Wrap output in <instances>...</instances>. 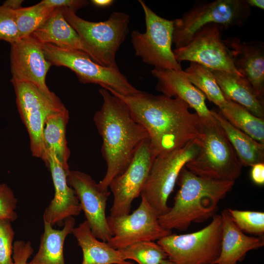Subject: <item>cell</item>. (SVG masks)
I'll return each instance as SVG.
<instances>
[{
  "label": "cell",
  "instance_id": "obj_1",
  "mask_svg": "<svg viewBox=\"0 0 264 264\" xmlns=\"http://www.w3.org/2000/svg\"><path fill=\"white\" fill-rule=\"evenodd\" d=\"M105 89L123 101L135 120L146 130L155 157L200 137L199 116L190 112L189 106L180 99L142 91L127 96Z\"/></svg>",
  "mask_w": 264,
  "mask_h": 264
},
{
  "label": "cell",
  "instance_id": "obj_2",
  "mask_svg": "<svg viewBox=\"0 0 264 264\" xmlns=\"http://www.w3.org/2000/svg\"><path fill=\"white\" fill-rule=\"evenodd\" d=\"M99 92L103 102L93 121L102 140L101 153L107 171L97 184L100 190L107 191L112 179L128 168L139 146L149 135L123 101L104 88Z\"/></svg>",
  "mask_w": 264,
  "mask_h": 264
},
{
  "label": "cell",
  "instance_id": "obj_3",
  "mask_svg": "<svg viewBox=\"0 0 264 264\" xmlns=\"http://www.w3.org/2000/svg\"><path fill=\"white\" fill-rule=\"evenodd\" d=\"M177 182L180 187L173 206L158 217L165 229L185 231L193 222L201 223L215 215L220 201L232 190L234 181L198 176L185 167Z\"/></svg>",
  "mask_w": 264,
  "mask_h": 264
},
{
  "label": "cell",
  "instance_id": "obj_4",
  "mask_svg": "<svg viewBox=\"0 0 264 264\" xmlns=\"http://www.w3.org/2000/svg\"><path fill=\"white\" fill-rule=\"evenodd\" d=\"M200 129L198 152L185 167L201 177L235 181L242 166L222 128L215 119L200 120Z\"/></svg>",
  "mask_w": 264,
  "mask_h": 264
},
{
  "label": "cell",
  "instance_id": "obj_5",
  "mask_svg": "<svg viewBox=\"0 0 264 264\" xmlns=\"http://www.w3.org/2000/svg\"><path fill=\"white\" fill-rule=\"evenodd\" d=\"M63 11L65 19L80 37L83 51L101 66L118 68L116 54L129 33V15L113 12L107 20L93 22L80 18L72 9L63 8Z\"/></svg>",
  "mask_w": 264,
  "mask_h": 264
},
{
  "label": "cell",
  "instance_id": "obj_6",
  "mask_svg": "<svg viewBox=\"0 0 264 264\" xmlns=\"http://www.w3.org/2000/svg\"><path fill=\"white\" fill-rule=\"evenodd\" d=\"M250 12L246 0H216L194 6L174 20L173 43L176 48L186 45L197 32L210 24L225 28L242 26Z\"/></svg>",
  "mask_w": 264,
  "mask_h": 264
},
{
  "label": "cell",
  "instance_id": "obj_7",
  "mask_svg": "<svg viewBox=\"0 0 264 264\" xmlns=\"http://www.w3.org/2000/svg\"><path fill=\"white\" fill-rule=\"evenodd\" d=\"M46 59L52 65L66 67L83 84L93 83L110 89L123 96H132L141 91L133 87L119 68L107 67L93 61L85 52L62 48L50 44H42Z\"/></svg>",
  "mask_w": 264,
  "mask_h": 264
},
{
  "label": "cell",
  "instance_id": "obj_8",
  "mask_svg": "<svg viewBox=\"0 0 264 264\" xmlns=\"http://www.w3.org/2000/svg\"><path fill=\"white\" fill-rule=\"evenodd\" d=\"M221 218L215 214L203 228L191 233H171L157 241L174 264H213L221 242Z\"/></svg>",
  "mask_w": 264,
  "mask_h": 264
},
{
  "label": "cell",
  "instance_id": "obj_9",
  "mask_svg": "<svg viewBox=\"0 0 264 264\" xmlns=\"http://www.w3.org/2000/svg\"><path fill=\"white\" fill-rule=\"evenodd\" d=\"M139 2L144 13L146 30L144 33L135 30L131 34L135 55L154 68L182 70L172 49L174 21L158 16L144 1Z\"/></svg>",
  "mask_w": 264,
  "mask_h": 264
},
{
  "label": "cell",
  "instance_id": "obj_10",
  "mask_svg": "<svg viewBox=\"0 0 264 264\" xmlns=\"http://www.w3.org/2000/svg\"><path fill=\"white\" fill-rule=\"evenodd\" d=\"M198 138L154 159L141 195L145 197L159 216L169 210L167 205L169 197L174 190L180 171L197 154Z\"/></svg>",
  "mask_w": 264,
  "mask_h": 264
},
{
  "label": "cell",
  "instance_id": "obj_11",
  "mask_svg": "<svg viewBox=\"0 0 264 264\" xmlns=\"http://www.w3.org/2000/svg\"><path fill=\"white\" fill-rule=\"evenodd\" d=\"M16 97L17 108L30 138L33 156L44 158L43 130L47 117L66 109L57 96L51 98L34 85L11 79Z\"/></svg>",
  "mask_w": 264,
  "mask_h": 264
},
{
  "label": "cell",
  "instance_id": "obj_12",
  "mask_svg": "<svg viewBox=\"0 0 264 264\" xmlns=\"http://www.w3.org/2000/svg\"><path fill=\"white\" fill-rule=\"evenodd\" d=\"M138 208L132 214L107 217L108 224L112 237L108 243L116 249L146 241H158L172 231L160 225L155 210L141 195Z\"/></svg>",
  "mask_w": 264,
  "mask_h": 264
},
{
  "label": "cell",
  "instance_id": "obj_13",
  "mask_svg": "<svg viewBox=\"0 0 264 264\" xmlns=\"http://www.w3.org/2000/svg\"><path fill=\"white\" fill-rule=\"evenodd\" d=\"M154 158L148 138L139 146L126 170L110 184L109 188L113 196L110 216L130 214L132 202L144 189Z\"/></svg>",
  "mask_w": 264,
  "mask_h": 264
},
{
  "label": "cell",
  "instance_id": "obj_14",
  "mask_svg": "<svg viewBox=\"0 0 264 264\" xmlns=\"http://www.w3.org/2000/svg\"><path fill=\"white\" fill-rule=\"evenodd\" d=\"M221 28L214 23L201 28L186 45L173 50L176 61L194 62L211 69L242 76L235 68L229 50L221 39Z\"/></svg>",
  "mask_w": 264,
  "mask_h": 264
},
{
  "label": "cell",
  "instance_id": "obj_15",
  "mask_svg": "<svg viewBox=\"0 0 264 264\" xmlns=\"http://www.w3.org/2000/svg\"><path fill=\"white\" fill-rule=\"evenodd\" d=\"M67 182L75 193L93 234L98 239L108 242L112 235L106 209L111 192L100 190L90 176L78 170H70Z\"/></svg>",
  "mask_w": 264,
  "mask_h": 264
},
{
  "label": "cell",
  "instance_id": "obj_16",
  "mask_svg": "<svg viewBox=\"0 0 264 264\" xmlns=\"http://www.w3.org/2000/svg\"><path fill=\"white\" fill-rule=\"evenodd\" d=\"M42 44L30 36L11 44L12 79L30 83L46 95L55 98L57 96L45 83L46 74L52 64L45 58Z\"/></svg>",
  "mask_w": 264,
  "mask_h": 264
},
{
  "label": "cell",
  "instance_id": "obj_17",
  "mask_svg": "<svg viewBox=\"0 0 264 264\" xmlns=\"http://www.w3.org/2000/svg\"><path fill=\"white\" fill-rule=\"evenodd\" d=\"M44 163L51 173L55 193L44 212V222L62 226L66 219L78 216L82 208L74 190L67 183L68 174L57 158L47 153Z\"/></svg>",
  "mask_w": 264,
  "mask_h": 264
},
{
  "label": "cell",
  "instance_id": "obj_18",
  "mask_svg": "<svg viewBox=\"0 0 264 264\" xmlns=\"http://www.w3.org/2000/svg\"><path fill=\"white\" fill-rule=\"evenodd\" d=\"M238 71L250 83L258 98L264 102V47L260 42H244L237 37L223 40Z\"/></svg>",
  "mask_w": 264,
  "mask_h": 264
},
{
  "label": "cell",
  "instance_id": "obj_19",
  "mask_svg": "<svg viewBox=\"0 0 264 264\" xmlns=\"http://www.w3.org/2000/svg\"><path fill=\"white\" fill-rule=\"evenodd\" d=\"M152 75L157 78L156 89L170 97H177L193 109L200 120H215L207 108L205 95L186 77L183 70L154 68Z\"/></svg>",
  "mask_w": 264,
  "mask_h": 264
},
{
  "label": "cell",
  "instance_id": "obj_20",
  "mask_svg": "<svg viewBox=\"0 0 264 264\" xmlns=\"http://www.w3.org/2000/svg\"><path fill=\"white\" fill-rule=\"evenodd\" d=\"M221 242L220 255L213 264H237L252 250L264 245V238L247 236L231 218L227 209L222 211Z\"/></svg>",
  "mask_w": 264,
  "mask_h": 264
},
{
  "label": "cell",
  "instance_id": "obj_21",
  "mask_svg": "<svg viewBox=\"0 0 264 264\" xmlns=\"http://www.w3.org/2000/svg\"><path fill=\"white\" fill-rule=\"evenodd\" d=\"M211 70L226 100L241 105L254 115L264 119V102L258 98L245 78L225 71Z\"/></svg>",
  "mask_w": 264,
  "mask_h": 264
},
{
  "label": "cell",
  "instance_id": "obj_22",
  "mask_svg": "<svg viewBox=\"0 0 264 264\" xmlns=\"http://www.w3.org/2000/svg\"><path fill=\"white\" fill-rule=\"evenodd\" d=\"M83 252L82 264H134L124 259L119 249L98 239L86 220L74 227L72 233Z\"/></svg>",
  "mask_w": 264,
  "mask_h": 264
},
{
  "label": "cell",
  "instance_id": "obj_23",
  "mask_svg": "<svg viewBox=\"0 0 264 264\" xmlns=\"http://www.w3.org/2000/svg\"><path fill=\"white\" fill-rule=\"evenodd\" d=\"M30 36L41 44L83 51L80 37L65 19L63 8H56L48 19Z\"/></svg>",
  "mask_w": 264,
  "mask_h": 264
},
{
  "label": "cell",
  "instance_id": "obj_24",
  "mask_svg": "<svg viewBox=\"0 0 264 264\" xmlns=\"http://www.w3.org/2000/svg\"><path fill=\"white\" fill-rule=\"evenodd\" d=\"M69 118L66 109L51 114L45 120L43 135L44 152L43 161H45L47 153H52L67 174L70 171L68 164L70 150L67 145L66 127Z\"/></svg>",
  "mask_w": 264,
  "mask_h": 264
},
{
  "label": "cell",
  "instance_id": "obj_25",
  "mask_svg": "<svg viewBox=\"0 0 264 264\" xmlns=\"http://www.w3.org/2000/svg\"><path fill=\"white\" fill-rule=\"evenodd\" d=\"M44 223L38 251L26 264H65L64 244L66 237L72 233L75 227L74 218L66 219L62 229H55L50 224Z\"/></svg>",
  "mask_w": 264,
  "mask_h": 264
},
{
  "label": "cell",
  "instance_id": "obj_26",
  "mask_svg": "<svg viewBox=\"0 0 264 264\" xmlns=\"http://www.w3.org/2000/svg\"><path fill=\"white\" fill-rule=\"evenodd\" d=\"M234 148L242 166L251 167L264 162V144L232 125L220 112L211 110Z\"/></svg>",
  "mask_w": 264,
  "mask_h": 264
},
{
  "label": "cell",
  "instance_id": "obj_27",
  "mask_svg": "<svg viewBox=\"0 0 264 264\" xmlns=\"http://www.w3.org/2000/svg\"><path fill=\"white\" fill-rule=\"evenodd\" d=\"M226 100L219 112L234 127L264 144V119L254 115L241 105Z\"/></svg>",
  "mask_w": 264,
  "mask_h": 264
},
{
  "label": "cell",
  "instance_id": "obj_28",
  "mask_svg": "<svg viewBox=\"0 0 264 264\" xmlns=\"http://www.w3.org/2000/svg\"><path fill=\"white\" fill-rule=\"evenodd\" d=\"M183 73L188 80L219 109L225 106L227 100L210 68L196 63L190 62Z\"/></svg>",
  "mask_w": 264,
  "mask_h": 264
},
{
  "label": "cell",
  "instance_id": "obj_29",
  "mask_svg": "<svg viewBox=\"0 0 264 264\" xmlns=\"http://www.w3.org/2000/svg\"><path fill=\"white\" fill-rule=\"evenodd\" d=\"M55 9L40 1L31 6L14 10L21 39L30 36L48 19Z\"/></svg>",
  "mask_w": 264,
  "mask_h": 264
},
{
  "label": "cell",
  "instance_id": "obj_30",
  "mask_svg": "<svg viewBox=\"0 0 264 264\" xmlns=\"http://www.w3.org/2000/svg\"><path fill=\"white\" fill-rule=\"evenodd\" d=\"M119 249L125 260H132L138 264H160L168 259L163 249L154 241L137 242Z\"/></svg>",
  "mask_w": 264,
  "mask_h": 264
},
{
  "label": "cell",
  "instance_id": "obj_31",
  "mask_svg": "<svg viewBox=\"0 0 264 264\" xmlns=\"http://www.w3.org/2000/svg\"><path fill=\"white\" fill-rule=\"evenodd\" d=\"M232 220L243 233L262 236L264 233V213L260 211L227 209Z\"/></svg>",
  "mask_w": 264,
  "mask_h": 264
},
{
  "label": "cell",
  "instance_id": "obj_32",
  "mask_svg": "<svg viewBox=\"0 0 264 264\" xmlns=\"http://www.w3.org/2000/svg\"><path fill=\"white\" fill-rule=\"evenodd\" d=\"M21 39L14 10L3 5L0 6V40L11 44Z\"/></svg>",
  "mask_w": 264,
  "mask_h": 264
},
{
  "label": "cell",
  "instance_id": "obj_33",
  "mask_svg": "<svg viewBox=\"0 0 264 264\" xmlns=\"http://www.w3.org/2000/svg\"><path fill=\"white\" fill-rule=\"evenodd\" d=\"M14 236L11 222L0 220V264H14L12 255Z\"/></svg>",
  "mask_w": 264,
  "mask_h": 264
},
{
  "label": "cell",
  "instance_id": "obj_34",
  "mask_svg": "<svg viewBox=\"0 0 264 264\" xmlns=\"http://www.w3.org/2000/svg\"><path fill=\"white\" fill-rule=\"evenodd\" d=\"M17 202L10 187L5 183H0V220L12 222L17 219Z\"/></svg>",
  "mask_w": 264,
  "mask_h": 264
},
{
  "label": "cell",
  "instance_id": "obj_35",
  "mask_svg": "<svg viewBox=\"0 0 264 264\" xmlns=\"http://www.w3.org/2000/svg\"><path fill=\"white\" fill-rule=\"evenodd\" d=\"M34 252L30 241H16L13 243V260L14 264H26Z\"/></svg>",
  "mask_w": 264,
  "mask_h": 264
},
{
  "label": "cell",
  "instance_id": "obj_36",
  "mask_svg": "<svg viewBox=\"0 0 264 264\" xmlns=\"http://www.w3.org/2000/svg\"><path fill=\"white\" fill-rule=\"evenodd\" d=\"M43 3L49 7L54 8H66L75 12L79 9L86 6L88 2L84 0H43Z\"/></svg>",
  "mask_w": 264,
  "mask_h": 264
},
{
  "label": "cell",
  "instance_id": "obj_37",
  "mask_svg": "<svg viewBox=\"0 0 264 264\" xmlns=\"http://www.w3.org/2000/svg\"><path fill=\"white\" fill-rule=\"evenodd\" d=\"M250 177L252 181L258 185L264 184V163H259L251 166Z\"/></svg>",
  "mask_w": 264,
  "mask_h": 264
},
{
  "label": "cell",
  "instance_id": "obj_38",
  "mask_svg": "<svg viewBox=\"0 0 264 264\" xmlns=\"http://www.w3.org/2000/svg\"><path fill=\"white\" fill-rule=\"evenodd\" d=\"M23 0H7L3 4V5L11 9L16 10L22 7V4Z\"/></svg>",
  "mask_w": 264,
  "mask_h": 264
},
{
  "label": "cell",
  "instance_id": "obj_39",
  "mask_svg": "<svg viewBox=\"0 0 264 264\" xmlns=\"http://www.w3.org/2000/svg\"><path fill=\"white\" fill-rule=\"evenodd\" d=\"M91 1L97 7H105L111 5L114 1L112 0H92Z\"/></svg>",
  "mask_w": 264,
  "mask_h": 264
},
{
  "label": "cell",
  "instance_id": "obj_40",
  "mask_svg": "<svg viewBox=\"0 0 264 264\" xmlns=\"http://www.w3.org/2000/svg\"><path fill=\"white\" fill-rule=\"evenodd\" d=\"M248 5L251 7H256L262 9H264V0H246Z\"/></svg>",
  "mask_w": 264,
  "mask_h": 264
},
{
  "label": "cell",
  "instance_id": "obj_41",
  "mask_svg": "<svg viewBox=\"0 0 264 264\" xmlns=\"http://www.w3.org/2000/svg\"><path fill=\"white\" fill-rule=\"evenodd\" d=\"M160 264H174L167 259L163 261Z\"/></svg>",
  "mask_w": 264,
  "mask_h": 264
}]
</instances>
